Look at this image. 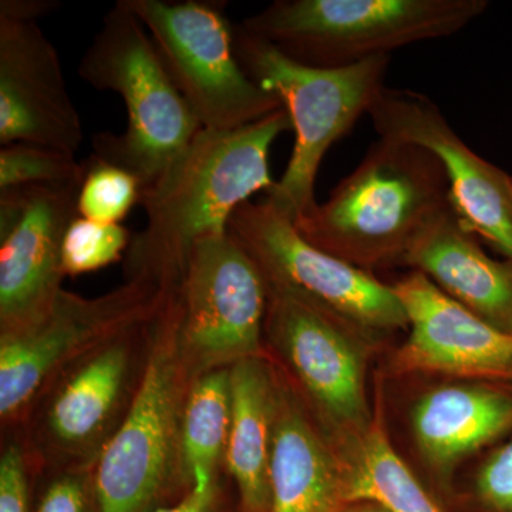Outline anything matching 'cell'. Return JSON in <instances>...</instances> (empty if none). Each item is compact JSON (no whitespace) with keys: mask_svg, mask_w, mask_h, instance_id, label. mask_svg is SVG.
Masks as SVG:
<instances>
[{"mask_svg":"<svg viewBox=\"0 0 512 512\" xmlns=\"http://www.w3.org/2000/svg\"><path fill=\"white\" fill-rule=\"evenodd\" d=\"M291 128L285 107L235 130L201 128L184 153L141 192L147 225L131 239L126 279L177 289L194 245L227 234L242 204L275 187L269 151Z\"/></svg>","mask_w":512,"mask_h":512,"instance_id":"1","label":"cell"},{"mask_svg":"<svg viewBox=\"0 0 512 512\" xmlns=\"http://www.w3.org/2000/svg\"><path fill=\"white\" fill-rule=\"evenodd\" d=\"M453 207L439 158L416 144L380 138L329 200L295 227L309 244L370 271L404 262L420 235Z\"/></svg>","mask_w":512,"mask_h":512,"instance_id":"2","label":"cell"},{"mask_svg":"<svg viewBox=\"0 0 512 512\" xmlns=\"http://www.w3.org/2000/svg\"><path fill=\"white\" fill-rule=\"evenodd\" d=\"M180 291L153 322L146 372L126 420L93 467L99 512H151L187 494L181 427L192 377L181 352Z\"/></svg>","mask_w":512,"mask_h":512,"instance_id":"3","label":"cell"},{"mask_svg":"<svg viewBox=\"0 0 512 512\" xmlns=\"http://www.w3.org/2000/svg\"><path fill=\"white\" fill-rule=\"evenodd\" d=\"M79 76L94 89L123 99L126 130L94 136V156L130 171L143 188L184 153L202 128L150 33L121 0L104 16L84 52Z\"/></svg>","mask_w":512,"mask_h":512,"instance_id":"4","label":"cell"},{"mask_svg":"<svg viewBox=\"0 0 512 512\" xmlns=\"http://www.w3.org/2000/svg\"><path fill=\"white\" fill-rule=\"evenodd\" d=\"M235 53L245 73L282 101L295 131V147L281 180L266 200L288 217L301 220L316 207L315 184L329 148L369 114L384 89L390 56L352 66L319 69L282 55L265 40L234 26Z\"/></svg>","mask_w":512,"mask_h":512,"instance_id":"5","label":"cell"},{"mask_svg":"<svg viewBox=\"0 0 512 512\" xmlns=\"http://www.w3.org/2000/svg\"><path fill=\"white\" fill-rule=\"evenodd\" d=\"M487 8V0H276L239 26L295 62L338 69L456 35Z\"/></svg>","mask_w":512,"mask_h":512,"instance_id":"6","label":"cell"},{"mask_svg":"<svg viewBox=\"0 0 512 512\" xmlns=\"http://www.w3.org/2000/svg\"><path fill=\"white\" fill-rule=\"evenodd\" d=\"M156 315L77 357L37 394L22 426L13 430L33 466L94 467L136 400Z\"/></svg>","mask_w":512,"mask_h":512,"instance_id":"7","label":"cell"},{"mask_svg":"<svg viewBox=\"0 0 512 512\" xmlns=\"http://www.w3.org/2000/svg\"><path fill=\"white\" fill-rule=\"evenodd\" d=\"M150 33L165 69L207 130H235L284 109L245 73L224 3L121 0Z\"/></svg>","mask_w":512,"mask_h":512,"instance_id":"8","label":"cell"},{"mask_svg":"<svg viewBox=\"0 0 512 512\" xmlns=\"http://www.w3.org/2000/svg\"><path fill=\"white\" fill-rule=\"evenodd\" d=\"M265 281V348H274L286 382L320 424L363 436L372 426L367 336L291 286Z\"/></svg>","mask_w":512,"mask_h":512,"instance_id":"9","label":"cell"},{"mask_svg":"<svg viewBox=\"0 0 512 512\" xmlns=\"http://www.w3.org/2000/svg\"><path fill=\"white\" fill-rule=\"evenodd\" d=\"M167 293L137 279H124L97 298L63 289L42 318L0 333L3 431L22 426L37 394L60 369L121 330L153 318Z\"/></svg>","mask_w":512,"mask_h":512,"instance_id":"10","label":"cell"},{"mask_svg":"<svg viewBox=\"0 0 512 512\" xmlns=\"http://www.w3.org/2000/svg\"><path fill=\"white\" fill-rule=\"evenodd\" d=\"M178 291L181 352L192 379L266 355L265 276L229 231L194 245Z\"/></svg>","mask_w":512,"mask_h":512,"instance_id":"11","label":"cell"},{"mask_svg":"<svg viewBox=\"0 0 512 512\" xmlns=\"http://www.w3.org/2000/svg\"><path fill=\"white\" fill-rule=\"evenodd\" d=\"M228 231L252 256L265 279L291 286L367 338L409 328L393 286L309 244L293 221L266 198L242 204L232 215Z\"/></svg>","mask_w":512,"mask_h":512,"instance_id":"12","label":"cell"},{"mask_svg":"<svg viewBox=\"0 0 512 512\" xmlns=\"http://www.w3.org/2000/svg\"><path fill=\"white\" fill-rule=\"evenodd\" d=\"M80 184L0 191V333L42 318L63 291L62 245Z\"/></svg>","mask_w":512,"mask_h":512,"instance_id":"13","label":"cell"},{"mask_svg":"<svg viewBox=\"0 0 512 512\" xmlns=\"http://www.w3.org/2000/svg\"><path fill=\"white\" fill-rule=\"evenodd\" d=\"M369 116L380 138L416 144L439 158L461 220L512 262V177L474 153L421 93L384 87Z\"/></svg>","mask_w":512,"mask_h":512,"instance_id":"14","label":"cell"},{"mask_svg":"<svg viewBox=\"0 0 512 512\" xmlns=\"http://www.w3.org/2000/svg\"><path fill=\"white\" fill-rule=\"evenodd\" d=\"M83 126L55 45L35 22L0 19V144L76 156Z\"/></svg>","mask_w":512,"mask_h":512,"instance_id":"15","label":"cell"},{"mask_svg":"<svg viewBox=\"0 0 512 512\" xmlns=\"http://www.w3.org/2000/svg\"><path fill=\"white\" fill-rule=\"evenodd\" d=\"M409 339L396 356L403 372L460 377H512V335L478 318L419 271L393 285Z\"/></svg>","mask_w":512,"mask_h":512,"instance_id":"16","label":"cell"},{"mask_svg":"<svg viewBox=\"0 0 512 512\" xmlns=\"http://www.w3.org/2000/svg\"><path fill=\"white\" fill-rule=\"evenodd\" d=\"M476 237L450 208L414 242L403 264L426 275L478 318L512 335V262L495 261Z\"/></svg>","mask_w":512,"mask_h":512,"instance_id":"17","label":"cell"},{"mask_svg":"<svg viewBox=\"0 0 512 512\" xmlns=\"http://www.w3.org/2000/svg\"><path fill=\"white\" fill-rule=\"evenodd\" d=\"M278 373L268 512H336L345 501V473L325 434Z\"/></svg>","mask_w":512,"mask_h":512,"instance_id":"18","label":"cell"},{"mask_svg":"<svg viewBox=\"0 0 512 512\" xmlns=\"http://www.w3.org/2000/svg\"><path fill=\"white\" fill-rule=\"evenodd\" d=\"M229 370L231 423L224 473L237 497L239 512H268L278 369L266 353L242 360Z\"/></svg>","mask_w":512,"mask_h":512,"instance_id":"19","label":"cell"},{"mask_svg":"<svg viewBox=\"0 0 512 512\" xmlns=\"http://www.w3.org/2000/svg\"><path fill=\"white\" fill-rule=\"evenodd\" d=\"M512 427V397L483 384H441L413 407L412 431L421 456L448 471Z\"/></svg>","mask_w":512,"mask_h":512,"instance_id":"20","label":"cell"},{"mask_svg":"<svg viewBox=\"0 0 512 512\" xmlns=\"http://www.w3.org/2000/svg\"><path fill=\"white\" fill-rule=\"evenodd\" d=\"M229 369L197 376L188 389L181 427V468L188 490L207 487L225 474L231 423Z\"/></svg>","mask_w":512,"mask_h":512,"instance_id":"21","label":"cell"},{"mask_svg":"<svg viewBox=\"0 0 512 512\" xmlns=\"http://www.w3.org/2000/svg\"><path fill=\"white\" fill-rule=\"evenodd\" d=\"M345 473V501H373L389 512H443L394 450L382 423L360 436Z\"/></svg>","mask_w":512,"mask_h":512,"instance_id":"22","label":"cell"},{"mask_svg":"<svg viewBox=\"0 0 512 512\" xmlns=\"http://www.w3.org/2000/svg\"><path fill=\"white\" fill-rule=\"evenodd\" d=\"M143 184L119 165L93 156L84 163L77 195V214L101 224H121L134 205L140 204Z\"/></svg>","mask_w":512,"mask_h":512,"instance_id":"23","label":"cell"},{"mask_svg":"<svg viewBox=\"0 0 512 512\" xmlns=\"http://www.w3.org/2000/svg\"><path fill=\"white\" fill-rule=\"evenodd\" d=\"M84 164L56 148L12 143L0 150V191L36 185L79 183Z\"/></svg>","mask_w":512,"mask_h":512,"instance_id":"24","label":"cell"},{"mask_svg":"<svg viewBox=\"0 0 512 512\" xmlns=\"http://www.w3.org/2000/svg\"><path fill=\"white\" fill-rule=\"evenodd\" d=\"M131 239L123 224H101L77 215L64 234V276L90 274L116 264L126 256Z\"/></svg>","mask_w":512,"mask_h":512,"instance_id":"25","label":"cell"},{"mask_svg":"<svg viewBox=\"0 0 512 512\" xmlns=\"http://www.w3.org/2000/svg\"><path fill=\"white\" fill-rule=\"evenodd\" d=\"M32 512H99L93 467L33 466Z\"/></svg>","mask_w":512,"mask_h":512,"instance_id":"26","label":"cell"},{"mask_svg":"<svg viewBox=\"0 0 512 512\" xmlns=\"http://www.w3.org/2000/svg\"><path fill=\"white\" fill-rule=\"evenodd\" d=\"M32 498V458L18 431H9L0 456V512H32Z\"/></svg>","mask_w":512,"mask_h":512,"instance_id":"27","label":"cell"},{"mask_svg":"<svg viewBox=\"0 0 512 512\" xmlns=\"http://www.w3.org/2000/svg\"><path fill=\"white\" fill-rule=\"evenodd\" d=\"M477 491L494 510L512 512V439L484 461L478 470Z\"/></svg>","mask_w":512,"mask_h":512,"instance_id":"28","label":"cell"},{"mask_svg":"<svg viewBox=\"0 0 512 512\" xmlns=\"http://www.w3.org/2000/svg\"><path fill=\"white\" fill-rule=\"evenodd\" d=\"M227 476H222L207 487H192L174 503L151 512H239L237 497L231 493Z\"/></svg>","mask_w":512,"mask_h":512,"instance_id":"29","label":"cell"},{"mask_svg":"<svg viewBox=\"0 0 512 512\" xmlns=\"http://www.w3.org/2000/svg\"><path fill=\"white\" fill-rule=\"evenodd\" d=\"M60 8L55 0H2L0 2V19L35 22L45 18Z\"/></svg>","mask_w":512,"mask_h":512,"instance_id":"30","label":"cell"},{"mask_svg":"<svg viewBox=\"0 0 512 512\" xmlns=\"http://www.w3.org/2000/svg\"><path fill=\"white\" fill-rule=\"evenodd\" d=\"M366 512H369V511H366Z\"/></svg>","mask_w":512,"mask_h":512,"instance_id":"31","label":"cell"}]
</instances>
